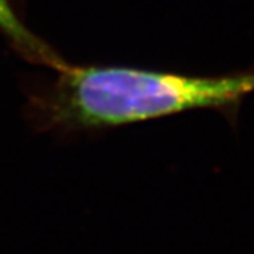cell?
Listing matches in <instances>:
<instances>
[{
    "label": "cell",
    "instance_id": "cell-1",
    "mask_svg": "<svg viewBox=\"0 0 254 254\" xmlns=\"http://www.w3.org/2000/svg\"><path fill=\"white\" fill-rule=\"evenodd\" d=\"M56 80L31 100V121L62 138L211 109L236 124L254 94V67L222 75H190L118 64L64 63Z\"/></svg>",
    "mask_w": 254,
    "mask_h": 254
},
{
    "label": "cell",
    "instance_id": "cell-2",
    "mask_svg": "<svg viewBox=\"0 0 254 254\" xmlns=\"http://www.w3.org/2000/svg\"><path fill=\"white\" fill-rule=\"evenodd\" d=\"M0 31L5 32L12 43L34 62H39L54 70L66 63L56 51L28 31L8 0H0Z\"/></svg>",
    "mask_w": 254,
    "mask_h": 254
}]
</instances>
